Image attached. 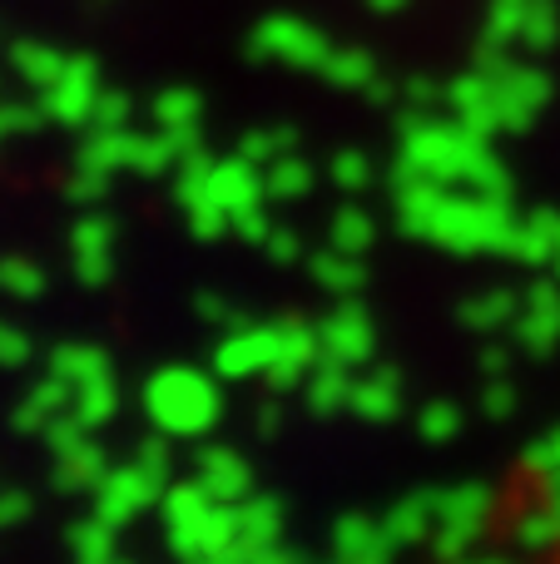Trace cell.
<instances>
[{"label": "cell", "mask_w": 560, "mask_h": 564, "mask_svg": "<svg viewBox=\"0 0 560 564\" xmlns=\"http://www.w3.org/2000/svg\"><path fill=\"white\" fill-rule=\"evenodd\" d=\"M65 50H55V45H40V40H15L10 45V65H15V75L25 79L30 89H45V85H55V75L65 69Z\"/></svg>", "instance_id": "30"}, {"label": "cell", "mask_w": 560, "mask_h": 564, "mask_svg": "<svg viewBox=\"0 0 560 564\" xmlns=\"http://www.w3.org/2000/svg\"><path fill=\"white\" fill-rule=\"evenodd\" d=\"M373 159L363 154V149H343V154L333 159V184L337 188H347V194H357V188H367L373 184Z\"/></svg>", "instance_id": "44"}, {"label": "cell", "mask_w": 560, "mask_h": 564, "mask_svg": "<svg viewBox=\"0 0 560 564\" xmlns=\"http://www.w3.org/2000/svg\"><path fill=\"white\" fill-rule=\"evenodd\" d=\"M303 397L313 416H333V411H347V397H353V367L337 357H323L313 371L303 377Z\"/></svg>", "instance_id": "22"}, {"label": "cell", "mask_w": 560, "mask_h": 564, "mask_svg": "<svg viewBox=\"0 0 560 564\" xmlns=\"http://www.w3.org/2000/svg\"><path fill=\"white\" fill-rule=\"evenodd\" d=\"M516 317H521V292L511 288H486L462 302V327L472 332H506Z\"/></svg>", "instance_id": "24"}, {"label": "cell", "mask_w": 560, "mask_h": 564, "mask_svg": "<svg viewBox=\"0 0 560 564\" xmlns=\"http://www.w3.org/2000/svg\"><path fill=\"white\" fill-rule=\"evenodd\" d=\"M263 188H268V198H303L313 188V169L298 154H283L263 169Z\"/></svg>", "instance_id": "39"}, {"label": "cell", "mask_w": 560, "mask_h": 564, "mask_svg": "<svg viewBox=\"0 0 560 564\" xmlns=\"http://www.w3.org/2000/svg\"><path fill=\"white\" fill-rule=\"evenodd\" d=\"M516 341H521L531 357H546V351L560 347V278H541L526 288L521 297V317L511 322Z\"/></svg>", "instance_id": "12"}, {"label": "cell", "mask_w": 560, "mask_h": 564, "mask_svg": "<svg viewBox=\"0 0 560 564\" xmlns=\"http://www.w3.org/2000/svg\"><path fill=\"white\" fill-rule=\"evenodd\" d=\"M417 431H422V441H432V446H442V441H452L456 431H462V406L456 401H427L422 411H417Z\"/></svg>", "instance_id": "42"}, {"label": "cell", "mask_w": 560, "mask_h": 564, "mask_svg": "<svg viewBox=\"0 0 560 564\" xmlns=\"http://www.w3.org/2000/svg\"><path fill=\"white\" fill-rule=\"evenodd\" d=\"M228 228H234L244 243H254V248H263L268 243V234H273V218H268V208L263 204H248V208H234L228 214Z\"/></svg>", "instance_id": "46"}, {"label": "cell", "mask_w": 560, "mask_h": 564, "mask_svg": "<svg viewBox=\"0 0 560 564\" xmlns=\"http://www.w3.org/2000/svg\"><path fill=\"white\" fill-rule=\"evenodd\" d=\"M327 50H333V40L317 25H308L303 15H268L248 35V55L254 59H283V65L298 69H323Z\"/></svg>", "instance_id": "5"}, {"label": "cell", "mask_w": 560, "mask_h": 564, "mask_svg": "<svg viewBox=\"0 0 560 564\" xmlns=\"http://www.w3.org/2000/svg\"><path fill=\"white\" fill-rule=\"evenodd\" d=\"M492 516H496L492 486H482V480H462V486H446V490H442V525H437V535L427 540V545H432L442 560H466V555H476V545H482V535H486V525H492Z\"/></svg>", "instance_id": "4"}, {"label": "cell", "mask_w": 560, "mask_h": 564, "mask_svg": "<svg viewBox=\"0 0 560 564\" xmlns=\"http://www.w3.org/2000/svg\"><path fill=\"white\" fill-rule=\"evenodd\" d=\"M45 367L55 371L60 381H69V387H85V381L105 377V371H109V357H105L99 347H89V341H60V347L50 351Z\"/></svg>", "instance_id": "29"}, {"label": "cell", "mask_w": 560, "mask_h": 564, "mask_svg": "<svg viewBox=\"0 0 560 564\" xmlns=\"http://www.w3.org/2000/svg\"><path fill=\"white\" fill-rule=\"evenodd\" d=\"M198 317L214 322V327H244V317H238L224 297H214V292H204V297H198Z\"/></svg>", "instance_id": "57"}, {"label": "cell", "mask_w": 560, "mask_h": 564, "mask_svg": "<svg viewBox=\"0 0 560 564\" xmlns=\"http://www.w3.org/2000/svg\"><path fill=\"white\" fill-rule=\"evenodd\" d=\"M383 525L397 545H427L437 535V525H442V486H422L412 496H402L383 516Z\"/></svg>", "instance_id": "17"}, {"label": "cell", "mask_w": 560, "mask_h": 564, "mask_svg": "<svg viewBox=\"0 0 560 564\" xmlns=\"http://www.w3.org/2000/svg\"><path fill=\"white\" fill-rule=\"evenodd\" d=\"M496 79V105H502V134H526L536 124V115L551 99V75L521 59H506V65L486 69Z\"/></svg>", "instance_id": "6"}, {"label": "cell", "mask_w": 560, "mask_h": 564, "mask_svg": "<svg viewBox=\"0 0 560 564\" xmlns=\"http://www.w3.org/2000/svg\"><path fill=\"white\" fill-rule=\"evenodd\" d=\"M526 470H531V476H560V426L546 431V436L526 451Z\"/></svg>", "instance_id": "50"}, {"label": "cell", "mask_w": 560, "mask_h": 564, "mask_svg": "<svg viewBox=\"0 0 560 564\" xmlns=\"http://www.w3.org/2000/svg\"><path fill=\"white\" fill-rule=\"evenodd\" d=\"M347 411L363 421H392L402 411V377L392 367H373L363 377H353V397H347Z\"/></svg>", "instance_id": "20"}, {"label": "cell", "mask_w": 560, "mask_h": 564, "mask_svg": "<svg viewBox=\"0 0 560 564\" xmlns=\"http://www.w3.org/2000/svg\"><path fill=\"white\" fill-rule=\"evenodd\" d=\"M105 188H109V174L75 164V174H69V184H65V198H69L75 208H95L99 198H105Z\"/></svg>", "instance_id": "45"}, {"label": "cell", "mask_w": 560, "mask_h": 564, "mask_svg": "<svg viewBox=\"0 0 560 564\" xmlns=\"http://www.w3.org/2000/svg\"><path fill=\"white\" fill-rule=\"evenodd\" d=\"M283 520H288V510H283V500L278 496H244L238 500V525H244V545H263V540H283Z\"/></svg>", "instance_id": "27"}, {"label": "cell", "mask_w": 560, "mask_h": 564, "mask_svg": "<svg viewBox=\"0 0 560 564\" xmlns=\"http://www.w3.org/2000/svg\"><path fill=\"white\" fill-rule=\"evenodd\" d=\"M164 535H169V550H174L179 560L218 564V560L228 555V545L244 535V525H238V506H234V500H214V506H208L204 516L194 520V525L164 530Z\"/></svg>", "instance_id": "8"}, {"label": "cell", "mask_w": 560, "mask_h": 564, "mask_svg": "<svg viewBox=\"0 0 560 564\" xmlns=\"http://www.w3.org/2000/svg\"><path fill=\"white\" fill-rule=\"evenodd\" d=\"M560 40V6L556 0H531V10H526V25H521V50H551Z\"/></svg>", "instance_id": "41"}, {"label": "cell", "mask_w": 560, "mask_h": 564, "mask_svg": "<svg viewBox=\"0 0 560 564\" xmlns=\"http://www.w3.org/2000/svg\"><path fill=\"white\" fill-rule=\"evenodd\" d=\"M149 115H154L159 129H194V124H204V99L189 85H174V89H159Z\"/></svg>", "instance_id": "34"}, {"label": "cell", "mask_w": 560, "mask_h": 564, "mask_svg": "<svg viewBox=\"0 0 560 564\" xmlns=\"http://www.w3.org/2000/svg\"><path fill=\"white\" fill-rule=\"evenodd\" d=\"M159 496H164V480H154L139 460H129L95 486V516H105L109 525H129L139 510L159 506Z\"/></svg>", "instance_id": "10"}, {"label": "cell", "mask_w": 560, "mask_h": 564, "mask_svg": "<svg viewBox=\"0 0 560 564\" xmlns=\"http://www.w3.org/2000/svg\"><path fill=\"white\" fill-rule=\"evenodd\" d=\"M184 218H189V234H194V238H224V234H234V228H228V208H218L214 198L184 208Z\"/></svg>", "instance_id": "47"}, {"label": "cell", "mask_w": 560, "mask_h": 564, "mask_svg": "<svg viewBox=\"0 0 560 564\" xmlns=\"http://www.w3.org/2000/svg\"><path fill=\"white\" fill-rule=\"evenodd\" d=\"M476 144H492V139L466 134L456 119L442 124V119H432V109H412V115L402 119V149H397V159L412 164L417 174L452 188V184H462V169H466V159L476 154Z\"/></svg>", "instance_id": "3"}, {"label": "cell", "mask_w": 560, "mask_h": 564, "mask_svg": "<svg viewBox=\"0 0 560 564\" xmlns=\"http://www.w3.org/2000/svg\"><path fill=\"white\" fill-rule=\"evenodd\" d=\"M69 401H75V387H69V381H60L55 371H50L40 387H30L25 397H20L10 426H15L20 436H45V426L60 416V411H69Z\"/></svg>", "instance_id": "21"}, {"label": "cell", "mask_w": 560, "mask_h": 564, "mask_svg": "<svg viewBox=\"0 0 560 564\" xmlns=\"http://www.w3.org/2000/svg\"><path fill=\"white\" fill-rule=\"evenodd\" d=\"M198 480L208 486V496L214 500H244V496H254V466H248L238 451H228V446H198V470H194Z\"/></svg>", "instance_id": "19"}, {"label": "cell", "mask_w": 560, "mask_h": 564, "mask_svg": "<svg viewBox=\"0 0 560 564\" xmlns=\"http://www.w3.org/2000/svg\"><path fill=\"white\" fill-rule=\"evenodd\" d=\"M129 149H134V129L119 124V129H85V144H79L75 164L99 169V174L115 178L119 169H129Z\"/></svg>", "instance_id": "25"}, {"label": "cell", "mask_w": 560, "mask_h": 564, "mask_svg": "<svg viewBox=\"0 0 560 564\" xmlns=\"http://www.w3.org/2000/svg\"><path fill=\"white\" fill-rule=\"evenodd\" d=\"M69 263L85 288H105L115 273V224L105 214H79V224L69 228Z\"/></svg>", "instance_id": "14"}, {"label": "cell", "mask_w": 560, "mask_h": 564, "mask_svg": "<svg viewBox=\"0 0 560 564\" xmlns=\"http://www.w3.org/2000/svg\"><path fill=\"white\" fill-rule=\"evenodd\" d=\"M179 159H174V144H169V134L164 129H149V134H134V149H129V169L134 174H144V178H159L164 169H174Z\"/></svg>", "instance_id": "38"}, {"label": "cell", "mask_w": 560, "mask_h": 564, "mask_svg": "<svg viewBox=\"0 0 560 564\" xmlns=\"http://www.w3.org/2000/svg\"><path fill=\"white\" fill-rule=\"evenodd\" d=\"M115 406H119V387H115L109 371L105 377H95V381H85V387H75V401H69V411H75L89 431L105 426V421L115 416Z\"/></svg>", "instance_id": "35"}, {"label": "cell", "mask_w": 560, "mask_h": 564, "mask_svg": "<svg viewBox=\"0 0 560 564\" xmlns=\"http://www.w3.org/2000/svg\"><path fill=\"white\" fill-rule=\"evenodd\" d=\"M6 139H15V134H10V115H6V105H0V144H6Z\"/></svg>", "instance_id": "61"}, {"label": "cell", "mask_w": 560, "mask_h": 564, "mask_svg": "<svg viewBox=\"0 0 560 564\" xmlns=\"http://www.w3.org/2000/svg\"><path fill=\"white\" fill-rule=\"evenodd\" d=\"M105 476H109V460H105V451H99L89 436L75 441L69 451H60V456H55V490H65V496L95 490Z\"/></svg>", "instance_id": "23"}, {"label": "cell", "mask_w": 560, "mask_h": 564, "mask_svg": "<svg viewBox=\"0 0 560 564\" xmlns=\"http://www.w3.org/2000/svg\"><path fill=\"white\" fill-rule=\"evenodd\" d=\"M308 268H313V278L323 282L327 292H337V297H353V292L367 282L363 258H357V253H343V248H333V243H327L323 253L308 258Z\"/></svg>", "instance_id": "28"}, {"label": "cell", "mask_w": 560, "mask_h": 564, "mask_svg": "<svg viewBox=\"0 0 560 564\" xmlns=\"http://www.w3.org/2000/svg\"><path fill=\"white\" fill-rule=\"evenodd\" d=\"M462 188L486 194V198H511V169L496 159L492 144H476V154L466 159V169H462Z\"/></svg>", "instance_id": "33"}, {"label": "cell", "mask_w": 560, "mask_h": 564, "mask_svg": "<svg viewBox=\"0 0 560 564\" xmlns=\"http://www.w3.org/2000/svg\"><path fill=\"white\" fill-rule=\"evenodd\" d=\"M323 361V337L317 322H278V361L268 367L273 387H303V377Z\"/></svg>", "instance_id": "15"}, {"label": "cell", "mask_w": 560, "mask_h": 564, "mask_svg": "<svg viewBox=\"0 0 560 564\" xmlns=\"http://www.w3.org/2000/svg\"><path fill=\"white\" fill-rule=\"evenodd\" d=\"M214 506V496H208L204 480H169L164 496H159V510H164V530H179V525H194L204 510Z\"/></svg>", "instance_id": "31"}, {"label": "cell", "mask_w": 560, "mask_h": 564, "mask_svg": "<svg viewBox=\"0 0 560 564\" xmlns=\"http://www.w3.org/2000/svg\"><path fill=\"white\" fill-rule=\"evenodd\" d=\"M506 367H511V351H506V347H486L482 351V371H486V377H506Z\"/></svg>", "instance_id": "58"}, {"label": "cell", "mask_w": 560, "mask_h": 564, "mask_svg": "<svg viewBox=\"0 0 560 564\" xmlns=\"http://www.w3.org/2000/svg\"><path fill=\"white\" fill-rule=\"evenodd\" d=\"M367 6H373L377 15H397V10H407V0H367Z\"/></svg>", "instance_id": "60"}, {"label": "cell", "mask_w": 560, "mask_h": 564, "mask_svg": "<svg viewBox=\"0 0 560 564\" xmlns=\"http://www.w3.org/2000/svg\"><path fill=\"white\" fill-rule=\"evenodd\" d=\"M263 253L273 258V263H298V258H303V238H298L293 228H273L268 243H263Z\"/></svg>", "instance_id": "56"}, {"label": "cell", "mask_w": 560, "mask_h": 564, "mask_svg": "<svg viewBox=\"0 0 560 564\" xmlns=\"http://www.w3.org/2000/svg\"><path fill=\"white\" fill-rule=\"evenodd\" d=\"M45 288H50V278H45V268H40L35 258H25V253H6V258H0V292L30 302V297H40Z\"/></svg>", "instance_id": "37"}, {"label": "cell", "mask_w": 560, "mask_h": 564, "mask_svg": "<svg viewBox=\"0 0 560 564\" xmlns=\"http://www.w3.org/2000/svg\"><path fill=\"white\" fill-rule=\"evenodd\" d=\"M30 351H35V347H30V337H25V332H20V327H10V322H0V367H6V371L25 367V361H30Z\"/></svg>", "instance_id": "53"}, {"label": "cell", "mask_w": 560, "mask_h": 564, "mask_svg": "<svg viewBox=\"0 0 560 564\" xmlns=\"http://www.w3.org/2000/svg\"><path fill=\"white\" fill-rule=\"evenodd\" d=\"M35 510V500L25 496L20 486H0V530H20Z\"/></svg>", "instance_id": "52"}, {"label": "cell", "mask_w": 560, "mask_h": 564, "mask_svg": "<svg viewBox=\"0 0 560 564\" xmlns=\"http://www.w3.org/2000/svg\"><path fill=\"white\" fill-rule=\"evenodd\" d=\"M446 105H452L456 124L466 129V134L476 139H492L502 134V105H496V79L486 75V69H466L462 79H452L446 85Z\"/></svg>", "instance_id": "13"}, {"label": "cell", "mask_w": 560, "mask_h": 564, "mask_svg": "<svg viewBox=\"0 0 560 564\" xmlns=\"http://www.w3.org/2000/svg\"><path fill=\"white\" fill-rule=\"evenodd\" d=\"M516 406H521V397H516L511 381H506V377H492V387L482 391V411H486V416H492V421H506Z\"/></svg>", "instance_id": "51"}, {"label": "cell", "mask_w": 560, "mask_h": 564, "mask_svg": "<svg viewBox=\"0 0 560 564\" xmlns=\"http://www.w3.org/2000/svg\"><path fill=\"white\" fill-rule=\"evenodd\" d=\"M144 411L164 436H204L218 421V381L194 367H164L144 381Z\"/></svg>", "instance_id": "2"}, {"label": "cell", "mask_w": 560, "mask_h": 564, "mask_svg": "<svg viewBox=\"0 0 560 564\" xmlns=\"http://www.w3.org/2000/svg\"><path fill=\"white\" fill-rule=\"evenodd\" d=\"M85 436H89V426H85V421H79L75 411H60V416L45 426V436H40V441H45V446L60 456V451H69V446H75V441H85Z\"/></svg>", "instance_id": "49"}, {"label": "cell", "mask_w": 560, "mask_h": 564, "mask_svg": "<svg viewBox=\"0 0 560 564\" xmlns=\"http://www.w3.org/2000/svg\"><path fill=\"white\" fill-rule=\"evenodd\" d=\"M317 337H323V357H337V361H347V367H367L377 351L373 312H367L363 302L333 307L323 322H317Z\"/></svg>", "instance_id": "11"}, {"label": "cell", "mask_w": 560, "mask_h": 564, "mask_svg": "<svg viewBox=\"0 0 560 564\" xmlns=\"http://www.w3.org/2000/svg\"><path fill=\"white\" fill-rule=\"evenodd\" d=\"M208 198L218 208H248V204H263L268 188H263V169L254 159L234 154V159H214V174H208Z\"/></svg>", "instance_id": "18"}, {"label": "cell", "mask_w": 560, "mask_h": 564, "mask_svg": "<svg viewBox=\"0 0 560 564\" xmlns=\"http://www.w3.org/2000/svg\"><path fill=\"white\" fill-rule=\"evenodd\" d=\"M323 79H327V85H337V89L363 95V89L377 79V65H373V55H367V50L333 45V50H327V59H323Z\"/></svg>", "instance_id": "32"}, {"label": "cell", "mask_w": 560, "mask_h": 564, "mask_svg": "<svg viewBox=\"0 0 560 564\" xmlns=\"http://www.w3.org/2000/svg\"><path fill=\"white\" fill-rule=\"evenodd\" d=\"M119 124H129V95L125 89H99L95 115H89L85 129H119Z\"/></svg>", "instance_id": "48"}, {"label": "cell", "mask_w": 560, "mask_h": 564, "mask_svg": "<svg viewBox=\"0 0 560 564\" xmlns=\"http://www.w3.org/2000/svg\"><path fill=\"white\" fill-rule=\"evenodd\" d=\"M526 10H531V0H492L486 6V35L506 40V45H521Z\"/></svg>", "instance_id": "43"}, {"label": "cell", "mask_w": 560, "mask_h": 564, "mask_svg": "<svg viewBox=\"0 0 560 564\" xmlns=\"http://www.w3.org/2000/svg\"><path fill=\"white\" fill-rule=\"evenodd\" d=\"M134 460H139V466H144L154 480H164V486H169V470H174V456H169L164 436H149L144 446H139V456H134Z\"/></svg>", "instance_id": "54"}, {"label": "cell", "mask_w": 560, "mask_h": 564, "mask_svg": "<svg viewBox=\"0 0 560 564\" xmlns=\"http://www.w3.org/2000/svg\"><path fill=\"white\" fill-rule=\"evenodd\" d=\"M65 545L79 564H109L119 555V525H109L105 516H89V520H75L65 530Z\"/></svg>", "instance_id": "26"}, {"label": "cell", "mask_w": 560, "mask_h": 564, "mask_svg": "<svg viewBox=\"0 0 560 564\" xmlns=\"http://www.w3.org/2000/svg\"><path fill=\"white\" fill-rule=\"evenodd\" d=\"M293 144H298V129L293 124H263V129H248L244 144H238V154L254 159L258 169H268L273 159L293 154Z\"/></svg>", "instance_id": "36"}, {"label": "cell", "mask_w": 560, "mask_h": 564, "mask_svg": "<svg viewBox=\"0 0 560 564\" xmlns=\"http://www.w3.org/2000/svg\"><path fill=\"white\" fill-rule=\"evenodd\" d=\"M516 208L511 198H486V194H446L442 198V214L432 224V238L427 243L446 248V253H462V258H476V253H511V238H516Z\"/></svg>", "instance_id": "1"}, {"label": "cell", "mask_w": 560, "mask_h": 564, "mask_svg": "<svg viewBox=\"0 0 560 564\" xmlns=\"http://www.w3.org/2000/svg\"><path fill=\"white\" fill-rule=\"evenodd\" d=\"M397 540L377 516H343L333 525V555L343 564H387L397 555Z\"/></svg>", "instance_id": "16"}, {"label": "cell", "mask_w": 560, "mask_h": 564, "mask_svg": "<svg viewBox=\"0 0 560 564\" xmlns=\"http://www.w3.org/2000/svg\"><path fill=\"white\" fill-rule=\"evenodd\" d=\"M273 361H278V322H244V327H228V337L218 341V351H214V367L224 381L268 377Z\"/></svg>", "instance_id": "9"}, {"label": "cell", "mask_w": 560, "mask_h": 564, "mask_svg": "<svg viewBox=\"0 0 560 564\" xmlns=\"http://www.w3.org/2000/svg\"><path fill=\"white\" fill-rule=\"evenodd\" d=\"M278 426H283V406H278V401H263V406H258V431H263V436H278Z\"/></svg>", "instance_id": "59"}, {"label": "cell", "mask_w": 560, "mask_h": 564, "mask_svg": "<svg viewBox=\"0 0 560 564\" xmlns=\"http://www.w3.org/2000/svg\"><path fill=\"white\" fill-rule=\"evenodd\" d=\"M99 89H105V79H99V65H95V59H89V55H69L65 69L55 75V85L40 89V105H45V115L55 119V124L85 129L89 115H95Z\"/></svg>", "instance_id": "7"}, {"label": "cell", "mask_w": 560, "mask_h": 564, "mask_svg": "<svg viewBox=\"0 0 560 564\" xmlns=\"http://www.w3.org/2000/svg\"><path fill=\"white\" fill-rule=\"evenodd\" d=\"M373 238H377V224L367 208H337L333 214V248L363 258L367 248H373Z\"/></svg>", "instance_id": "40"}, {"label": "cell", "mask_w": 560, "mask_h": 564, "mask_svg": "<svg viewBox=\"0 0 560 564\" xmlns=\"http://www.w3.org/2000/svg\"><path fill=\"white\" fill-rule=\"evenodd\" d=\"M442 95H446V89L437 85V79H427V75H412V79L402 85V99H407L412 109H437V105H442Z\"/></svg>", "instance_id": "55"}]
</instances>
